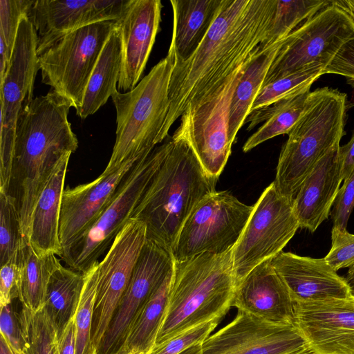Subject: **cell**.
I'll return each instance as SVG.
<instances>
[{"label":"cell","mask_w":354,"mask_h":354,"mask_svg":"<svg viewBox=\"0 0 354 354\" xmlns=\"http://www.w3.org/2000/svg\"><path fill=\"white\" fill-rule=\"evenodd\" d=\"M232 307L274 325L294 326V301L270 259L237 284Z\"/></svg>","instance_id":"44dd1931"},{"label":"cell","mask_w":354,"mask_h":354,"mask_svg":"<svg viewBox=\"0 0 354 354\" xmlns=\"http://www.w3.org/2000/svg\"><path fill=\"white\" fill-rule=\"evenodd\" d=\"M35 28L24 15L21 19L9 68L0 84V192L8 194L19 115L28 99L33 98L39 69Z\"/></svg>","instance_id":"4fadbf2b"},{"label":"cell","mask_w":354,"mask_h":354,"mask_svg":"<svg viewBox=\"0 0 354 354\" xmlns=\"http://www.w3.org/2000/svg\"><path fill=\"white\" fill-rule=\"evenodd\" d=\"M19 266L18 262H8L1 266L0 307L12 304L18 298Z\"/></svg>","instance_id":"7bdbcfd3"},{"label":"cell","mask_w":354,"mask_h":354,"mask_svg":"<svg viewBox=\"0 0 354 354\" xmlns=\"http://www.w3.org/2000/svg\"><path fill=\"white\" fill-rule=\"evenodd\" d=\"M294 326H278L237 310L201 344L203 354H291L306 345Z\"/></svg>","instance_id":"9a60e30c"},{"label":"cell","mask_w":354,"mask_h":354,"mask_svg":"<svg viewBox=\"0 0 354 354\" xmlns=\"http://www.w3.org/2000/svg\"><path fill=\"white\" fill-rule=\"evenodd\" d=\"M331 241V248L324 257L326 263L336 272L354 266V234L333 227Z\"/></svg>","instance_id":"74e56055"},{"label":"cell","mask_w":354,"mask_h":354,"mask_svg":"<svg viewBox=\"0 0 354 354\" xmlns=\"http://www.w3.org/2000/svg\"><path fill=\"white\" fill-rule=\"evenodd\" d=\"M331 3L343 11L354 26V0H330Z\"/></svg>","instance_id":"bcb514c9"},{"label":"cell","mask_w":354,"mask_h":354,"mask_svg":"<svg viewBox=\"0 0 354 354\" xmlns=\"http://www.w3.org/2000/svg\"><path fill=\"white\" fill-rule=\"evenodd\" d=\"M324 66H313L263 85L251 108V111L266 107L279 100L312 85L324 75Z\"/></svg>","instance_id":"d590c367"},{"label":"cell","mask_w":354,"mask_h":354,"mask_svg":"<svg viewBox=\"0 0 354 354\" xmlns=\"http://www.w3.org/2000/svg\"><path fill=\"white\" fill-rule=\"evenodd\" d=\"M0 354H17L2 336L0 337Z\"/></svg>","instance_id":"7dc6e473"},{"label":"cell","mask_w":354,"mask_h":354,"mask_svg":"<svg viewBox=\"0 0 354 354\" xmlns=\"http://www.w3.org/2000/svg\"><path fill=\"white\" fill-rule=\"evenodd\" d=\"M116 20L92 24L56 40L37 55L41 81L68 100L77 113L86 86Z\"/></svg>","instance_id":"9c48e42d"},{"label":"cell","mask_w":354,"mask_h":354,"mask_svg":"<svg viewBox=\"0 0 354 354\" xmlns=\"http://www.w3.org/2000/svg\"><path fill=\"white\" fill-rule=\"evenodd\" d=\"M218 179L205 171L185 140L171 137L169 151L131 219L142 222L147 239L172 253L186 219L205 197L216 191Z\"/></svg>","instance_id":"3957f363"},{"label":"cell","mask_w":354,"mask_h":354,"mask_svg":"<svg viewBox=\"0 0 354 354\" xmlns=\"http://www.w3.org/2000/svg\"><path fill=\"white\" fill-rule=\"evenodd\" d=\"M227 191L205 197L184 223L174 245L175 261L202 253L221 254L239 241L253 210Z\"/></svg>","instance_id":"30bf717a"},{"label":"cell","mask_w":354,"mask_h":354,"mask_svg":"<svg viewBox=\"0 0 354 354\" xmlns=\"http://www.w3.org/2000/svg\"><path fill=\"white\" fill-rule=\"evenodd\" d=\"M174 64L167 54L133 89L126 93L118 91L111 95L116 111V137L104 174L112 172L129 160H140L161 143Z\"/></svg>","instance_id":"8992f818"},{"label":"cell","mask_w":354,"mask_h":354,"mask_svg":"<svg viewBox=\"0 0 354 354\" xmlns=\"http://www.w3.org/2000/svg\"><path fill=\"white\" fill-rule=\"evenodd\" d=\"M174 265L171 252L146 239L99 354H113L120 348L136 313L161 284Z\"/></svg>","instance_id":"e0dca14e"},{"label":"cell","mask_w":354,"mask_h":354,"mask_svg":"<svg viewBox=\"0 0 354 354\" xmlns=\"http://www.w3.org/2000/svg\"><path fill=\"white\" fill-rule=\"evenodd\" d=\"M344 278L350 287L352 295L354 296V266L349 268Z\"/></svg>","instance_id":"c3c4849f"},{"label":"cell","mask_w":354,"mask_h":354,"mask_svg":"<svg viewBox=\"0 0 354 354\" xmlns=\"http://www.w3.org/2000/svg\"><path fill=\"white\" fill-rule=\"evenodd\" d=\"M32 0H0V39L12 53L21 19L28 15L34 3Z\"/></svg>","instance_id":"8d00e7d4"},{"label":"cell","mask_w":354,"mask_h":354,"mask_svg":"<svg viewBox=\"0 0 354 354\" xmlns=\"http://www.w3.org/2000/svg\"><path fill=\"white\" fill-rule=\"evenodd\" d=\"M160 0H127L115 27L121 41L118 90L126 93L139 83L159 31Z\"/></svg>","instance_id":"ac0fdd59"},{"label":"cell","mask_w":354,"mask_h":354,"mask_svg":"<svg viewBox=\"0 0 354 354\" xmlns=\"http://www.w3.org/2000/svg\"><path fill=\"white\" fill-rule=\"evenodd\" d=\"M248 59L214 90L188 105L171 137L185 140L205 171L214 177H219L231 153L230 109Z\"/></svg>","instance_id":"ba28073f"},{"label":"cell","mask_w":354,"mask_h":354,"mask_svg":"<svg viewBox=\"0 0 354 354\" xmlns=\"http://www.w3.org/2000/svg\"><path fill=\"white\" fill-rule=\"evenodd\" d=\"M127 0H37L28 15L35 28L37 55L61 37L100 21L117 20Z\"/></svg>","instance_id":"d6986e66"},{"label":"cell","mask_w":354,"mask_h":354,"mask_svg":"<svg viewBox=\"0 0 354 354\" xmlns=\"http://www.w3.org/2000/svg\"><path fill=\"white\" fill-rule=\"evenodd\" d=\"M26 243L15 200L0 192V263L18 262Z\"/></svg>","instance_id":"e575fe53"},{"label":"cell","mask_w":354,"mask_h":354,"mask_svg":"<svg viewBox=\"0 0 354 354\" xmlns=\"http://www.w3.org/2000/svg\"><path fill=\"white\" fill-rule=\"evenodd\" d=\"M137 162L129 160L109 174L102 172L90 183L64 189L59 217L62 250L95 223L112 201L122 180Z\"/></svg>","instance_id":"ffe728a7"},{"label":"cell","mask_w":354,"mask_h":354,"mask_svg":"<svg viewBox=\"0 0 354 354\" xmlns=\"http://www.w3.org/2000/svg\"><path fill=\"white\" fill-rule=\"evenodd\" d=\"M312 85L263 108L252 111L245 120L248 131L263 122L257 131L248 138L243 151L248 152L259 145L275 136L288 134L300 118L310 94Z\"/></svg>","instance_id":"484cf974"},{"label":"cell","mask_w":354,"mask_h":354,"mask_svg":"<svg viewBox=\"0 0 354 354\" xmlns=\"http://www.w3.org/2000/svg\"><path fill=\"white\" fill-rule=\"evenodd\" d=\"M170 145L171 138L138 161L95 223L62 250L59 257L70 268L85 273L109 250L115 236L131 218L146 189L164 161Z\"/></svg>","instance_id":"52a82bcc"},{"label":"cell","mask_w":354,"mask_h":354,"mask_svg":"<svg viewBox=\"0 0 354 354\" xmlns=\"http://www.w3.org/2000/svg\"><path fill=\"white\" fill-rule=\"evenodd\" d=\"M179 354H203L201 344L190 346Z\"/></svg>","instance_id":"681fc988"},{"label":"cell","mask_w":354,"mask_h":354,"mask_svg":"<svg viewBox=\"0 0 354 354\" xmlns=\"http://www.w3.org/2000/svg\"><path fill=\"white\" fill-rule=\"evenodd\" d=\"M70 102L51 89L28 99L19 115L8 194L15 200L28 241L37 201L57 164L78 147L68 120Z\"/></svg>","instance_id":"7a4b0ae2"},{"label":"cell","mask_w":354,"mask_h":354,"mask_svg":"<svg viewBox=\"0 0 354 354\" xmlns=\"http://www.w3.org/2000/svg\"><path fill=\"white\" fill-rule=\"evenodd\" d=\"M223 0H171L173 29L168 53L175 64L197 49L216 19ZM174 64V65H175Z\"/></svg>","instance_id":"d4e9b609"},{"label":"cell","mask_w":354,"mask_h":354,"mask_svg":"<svg viewBox=\"0 0 354 354\" xmlns=\"http://www.w3.org/2000/svg\"><path fill=\"white\" fill-rule=\"evenodd\" d=\"M329 3L330 0H276L266 37L259 45V50L284 39Z\"/></svg>","instance_id":"1f68e13d"},{"label":"cell","mask_w":354,"mask_h":354,"mask_svg":"<svg viewBox=\"0 0 354 354\" xmlns=\"http://www.w3.org/2000/svg\"><path fill=\"white\" fill-rule=\"evenodd\" d=\"M71 155L55 167L35 205L31 218L29 243L41 255L53 253L59 256V217L62 196Z\"/></svg>","instance_id":"cb8c5ba5"},{"label":"cell","mask_w":354,"mask_h":354,"mask_svg":"<svg viewBox=\"0 0 354 354\" xmlns=\"http://www.w3.org/2000/svg\"><path fill=\"white\" fill-rule=\"evenodd\" d=\"M323 73L344 76L346 82L354 87V37L345 42L337 53L324 68Z\"/></svg>","instance_id":"60d3db41"},{"label":"cell","mask_w":354,"mask_h":354,"mask_svg":"<svg viewBox=\"0 0 354 354\" xmlns=\"http://www.w3.org/2000/svg\"><path fill=\"white\" fill-rule=\"evenodd\" d=\"M291 354H318L313 351L307 344L301 349L291 353Z\"/></svg>","instance_id":"f907efd6"},{"label":"cell","mask_w":354,"mask_h":354,"mask_svg":"<svg viewBox=\"0 0 354 354\" xmlns=\"http://www.w3.org/2000/svg\"><path fill=\"white\" fill-rule=\"evenodd\" d=\"M18 317L23 340L22 354H59V332L45 308L33 312L22 306Z\"/></svg>","instance_id":"d6a6232c"},{"label":"cell","mask_w":354,"mask_h":354,"mask_svg":"<svg viewBox=\"0 0 354 354\" xmlns=\"http://www.w3.org/2000/svg\"><path fill=\"white\" fill-rule=\"evenodd\" d=\"M343 181L333 204L331 216L333 227L346 229L354 207V169Z\"/></svg>","instance_id":"ab89813d"},{"label":"cell","mask_w":354,"mask_h":354,"mask_svg":"<svg viewBox=\"0 0 354 354\" xmlns=\"http://www.w3.org/2000/svg\"><path fill=\"white\" fill-rule=\"evenodd\" d=\"M346 109V95L337 89L322 87L310 93L279 154L273 181L279 194L293 201L319 160L339 145Z\"/></svg>","instance_id":"5b68a950"},{"label":"cell","mask_w":354,"mask_h":354,"mask_svg":"<svg viewBox=\"0 0 354 354\" xmlns=\"http://www.w3.org/2000/svg\"><path fill=\"white\" fill-rule=\"evenodd\" d=\"M121 64V41L115 27L102 48L88 80L82 107L76 113L82 120L94 114L118 91Z\"/></svg>","instance_id":"f1b7e54d"},{"label":"cell","mask_w":354,"mask_h":354,"mask_svg":"<svg viewBox=\"0 0 354 354\" xmlns=\"http://www.w3.org/2000/svg\"><path fill=\"white\" fill-rule=\"evenodd\" d=\"M18 299L33 312L44 308L48 285L53 273L62 266L56 254H38L30 243L23 247L18 261Z\"/></svg>","instance_id":"f546056e"},{"label":"cell","mask_w":354,"mask_h":354,"mask_svg":"<svg viewBox=\"0 0 354 354\" xmlns=\"http://www.w3.org/2000/svg\"><path fill=\"white\" fill-rule=\"evenodd\" d=\"M58 347L59 354H75V315L59 334Z\"/></svg>","instance_id":"ee69618b"},{"label":"cell","mask_w":354,"mask_h":354,"mask_svg":"<svg viewBox=\"0 0 354 354\" xmlns=\"http://www.w3.org/2000/svg\"><path fill=\"white\" fill-rule=\"evenodd\" d=\"M275 3L276 0H223L195 52L174 66L161 142L188 105L214 90L257 50L266 37Z\"/></svg>","instance_id":"6da1fadb"},{"label":"cell","mask_w":354,"mask_h":354,"mask_svg":"<svg viewBox=\"0 0 354 354\" xmlns=\"http://www.w3.org/2000/svg\"><path fill=\"white\" fill-rule=\"evenodd\" d=\"M232 250L174 261L167 304L155 346L207 322L221 321L228 313L237 286Z\"/></svg>","instance_id":"277c9868"},{"label":"cell","mask_w":354,"mask_h":354,"mask_svg":"<svg viewBox=\"0 0 354 354\" xmlns=\"http://www.w3.org/2000/svg\"><path fill=\"white\" fill-rule=\"evenodd\" d=\"M339 154L342 166L343 180L354 169V131L351 140L344 146L339 147Z\"/></svg>","instance_id":"f6af8a7d"},{"label":"cell","mask_w":354,"mask_h":354,"mask_svg":"<svg viewBox=\"0 0 354 354\" xmlns=\"http://www.w3.org/2000/svg\"><path fill=\"white\" fill-rule=\"evenodd\" d=\"M0 309L1 336L17 354H22L23 340L18 313L13 310L12 304L0 307Z\"/></svg>","instance_id":"b9f144b4"},{"label":"cell","mask_w":354,"mask_h":354,"mask_svg":"<svg viewBox=\"0 0 354 354\" xmlns=\"http://www.w3.org/2000/svg\"><path fill=\"white\" fill-rule=\"evenodd\" d=\"M270 263L288 288L294 301L353 297L344 277L325 261L281 252Z\"/></svg>","instance_id":"7402d4cb"},{"label":"cell","mask_w":354,"mask_h":354,"mask_svg":"<svg viewBox=\"0 0 354 354\" xmlns=\"http://www.w3.org/2000/svg\"><path fill=\"white\" fill-rule=\"evenodd\" d=\"M147 239L145 225L130 219L98 262L92 343L98 354Z\"/></svg>","instance_id":"5bb4252c"},{"label":"cell","mask_w":354,"mask_h":354,"mask_svg":"<svg viewBox=\"0 0 354 354\" xmlns=\"http://www.w3.org/2000/svg\"><path fill=\"white\" fill-rule=\"evenodd\" d=\"M113 354H133V353H120V352H115Z\"/></svg>","instance_id":"816d5d0a"},{"label":"cell","mask_w":354,"mask_h":354,"mask_svg":"<svg viewBox=\"0 0 354 354\" xmlns=\"http://www.w3.org/2000/svg\"><path fill=\"white\" fill-rule=\"evenodd\" d=\"M98 262L84 273V285L75 315V354H98L91 339Z\"/></svg>","instance_id":"836d02e7"},{"label":"cell","mask_w":354,"mask_h":354,"mask_svg":"<svg viewBox=\"0 0 354 354\" xmlns=\"http://www.w3.org/2000/svg\"><path fill=\"white\" fill-rule=\"evenodd\" d=\"M283 41L263 50H259V46L248 59L233 95L230 109L229 134L232 142L250 113L252 105Z\"/></svg>","instance_id":"83f0119b"},{"label":"cell","mask_w":354,"mask_h":354,"mask_svg":"<svg viewBox=\"0 0 354 354\" xmlns=\"http://www.w3.org/2000/svg\"><path fill=\"white\" fill-rule=\"evenodd\" d=\"M220 322V320H212L194 328L163 344L155 346L150 354H179L190 346L202 344Z\"/></svg>","instance_id":"f35d334b"},{"label":"cell","mask_w":354,"mask_h":354,"mask_svg":"<svg viewBox=\"0 0 354 354\" xmlns=\"http://www.w3.org/2000/svg\"><path fill=\"white\" fill-rule=\"evenodd\" d=\"M173 269L138 309L116 352L133 354L152 352L165 313Z\"/></svg>","instance_id":"4316f807"},{"label":"cell","mask_w":354,"mask_h":354,"mask_svg":"<svg viewBox=\"0 0 354 354\" xmlns=\"http://www.w3.org/2000/svg\"><path fill=\"white\" fill-rule=\"evenodd\" d=\"M294 325L318 354H354V296L294 301Z\"/></svg>","instance_id":"2e32d148"},{"label":"cell","mask_w":354,"mask_h":354,"mask_svg":"<svg viewBox=\"0 0 354 354\" xmlns=\"http://www.w3.org/2000/svg\"><path fill=\"white\" fill-rule=\"evenodd\" d=\"M299 227L292 200L279 194L272 182L254 205L250 217L232 248L236 283L257 266L282 252Z\"/></svg>","instance_id":"8fae6325"},{"label":"cell","mask_w":354,"mask_h":354,"mask_svg":"<svg viewBox=\"0 0 354 354\" xmlns=\"http://www.w3.org/2000/svg\"><path fill=\"white\" fill-rule=\"evenodd\" d=\"M353 37L352 21L330 0L284 39L263 85L313 66L326 67Z\"/></svg>","instance_id":"7c38bea8"},{"label":"cell","mask_w":354,"mask_h":354,"mask_svg":"<svg viewBox=\"0 0 354 354\" xmlns=\"http://www.w3.org/2000/svg\"><path fill=\"white\" fill-rule=\"evenodd\" d=\"M84 281V273L62 265L50 277L44 308L59 334L76 313Z\"/></svg>","instance_id":"4dcf8cb0"},{"label":"cell","mask_w":354,"mask_h":354,"mask_svg":"<svg viewBox=\"0 0 354 354\" xmlns=\"http://www.w3.org/2000/svg\"><path fill=\"white\" fill-rule=\"evenodd\" d=\"M339 147L331 149L319 160L292 201L301 228L314 232L328 218L343 181Z\"/></svg>","instance_id":"603a6c76"}]
</instances>
